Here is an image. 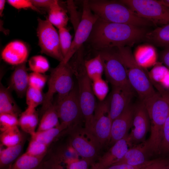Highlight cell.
I'll return each mask as SVG.
<instances>
[{
    "label": "cell",
    "mask_w": 169,
    "mask_h": 169,
    "mask_svg": "<svg viewBox=\"0 0 169 169\" xmlns=\"http://www.w3.org/2000/svg\"><path fill=\"white\" fill-rule=\"evenodd\" d=\"M38 21L37 33L41 52L60 62H62L64 58L61 51L59 33L47 18L45 20L38 18Z\"/></svg>",
    "instance_id": "obj_10"
},
{
    "label": "cell",
    "mask_w": 169,
    "mask_h": 169,
    "mask_svg": "<svg viewBox=\"0 0 169 169\" xmlns=\"http://www.w3.org/2000/svg\"><path fill=\"white\" fill-rule=\"evenodd\" d=\"M59 119L55 104L53 103L42 115L37 131L47 130L58 126L60 125Z\"/></svg>",
    "instance_id": "obj_26"
},
{
    "label": "cell",
    "mask_w": 169,
    "mask_h": 169,
    "mask_svg": "<svg viewBox=\"0 0 169 169\" xmlns=\"http://www.w3.org/2000/svg\"><path fill=\"white\" fill-rule=\"evenodd\" d=\"M47 79L43 74L33 72L29 74V86L42 90Z\"/></svg>",
    "instance_id": "obj_38"
},
{
    "label": "cell",
    "mask_w": 169,
    "mask_h": 169,
    "mask_svg": "<svg viewBox=\"0 0 169 169\" xmlns=\"http://www.w3.org/2000/svg\"><path fill=\"white\" fill-rule=\"evenodd\" d=\"M140 17L153 24L165 25L169 24V8L160 1L155 0H121Z\"/></svg>",
    "instance_id": "obj_8"
},
{
    "label": "cell",
    "mask_w": 169,
    "mask_h": 169,
    "mask_svg": "<svg viewBox=\"0 0 169 169\" xmlns=\"http://www.w3.org/2000/svg\"><path fill=\"white\" fill-rule=\"evenodd\" d=\"M161 59L162 63L169 69V47H167L161 53Z\"/></svg>",
    "instance_id": "obj_47"
},
{
    "label": "cell",
    "mask_w": 169,
    "mask_h": 169,
    "mask_svg": "<svg viewBox=\"0 0 169 169\" xmlns=\"http://www.w3.org/2000/svg\"><path fill=\"white\" fill-rule=\"evenodd\" d=\"M127 136L112 145L100 158L97 162L91 165V168L105 169L120 161L130 148L128 147H132L128 141Z\"/></svg>",
    "instance_id": "obj_16"
},
{
    "label": "cell",
    "mask_w": 169,
    "mask_h": 169,
    "mask_svg": "<svg viewBox=\"0 0 169 169\" xmlns=\"http://www.w3.org/2000/svg\"><path fill=\"white\" fill-rule=\"evenodd\" d=\"M168 162L165 160L156 159L151 163L140 169H161Z\"/></svg>",
    "instance_id": "obj_46"
},
{
    "label": "cell",
    "mask_w": 169,
    "mask_h": 169,
    "mask_svg": "<svg viewBox=\"0 0 169 169\" xmlns=\"http://www.w3.org/2000/svg\"><path fill=\"white\" fill-rule=\"evenodd\" d=\"M161 3L169 8V0H159Z\"/></svg>",
    "instance_id": "obj_50"
},
{
    "label": "cell",
    "mask_w": 169,
    "mask_h": 169,
    "mask_svg": "<svg viewBox=\"0 0 169 169\" xmlns=\"http://www.w3.org/2000/svg\"><path fill=\"white\" fill-rule=\"evenodd\" d=\"M64 159L62 155H54L43 161L44 169H65L62 165Z\"/></svg>",
    "instance_id": "obj_39"
},
{
    "label": "cell",
    "mask_w": 169,
    "mask_h": 169,
    "mask_svg": "<svg viewBox=\"0 0 169 169\" xmlns=\"http://www.w3.org/2000/svg\"><path fill=\"white\" fill-rule=\"evenodd\" d=\"M6 1L4 0H0V15L2 16L4 9Z\"/></svg>",
    "instance_id": "obj_49"
},
{
    "label": "cell",
    "mask_w": 169,
    "mask_h": 169,
    "mask_svg": "<svg viewBox=\"0 0 169 169\" xmlns=\"http://www.w3.org/2000/svg\"><path fill=\"white\" fill-rule=\"evenodd\" d=\"M43 161L35 169H44Z\"/></svg>",
    "instance_id": "obj_52"
},
{
    "label": "cell",
    "mask_w": 169,
    "mask_h": 169,
    "mask_svg": "<svg viewBox=\"0 0 169 169\" xmlns=\"http://www.w3.org/2000/svg\"><path fill=\"white\" fill-rule=\"evenodd\" d=\"M112 120L110 110L109 99L96 105L93 120L92 132L102 146L109 143Z\"/></svg>",
    "instance_id": "obj_12"
},
{
    "label": "cell",
    "mask_w": 169,
    "mask_h": 169,
    "mask_svg": "<svg viewBox=\"0 0 169 169\" xmlns=\"http://www.w3.org/2000/svg\"><path fill=\"white\" fill-rule=\"evenodd\" d=\"M148 32L145 27L107 22L99 18L87 40L94 48L102 50L121 46L131 47L144 40Z\"/></svg>",
    "instance_id": "obj_1"
},
{
    "label": "cell",
    "mask_w": 169,
    "mask_h": 169,
    "mask_svg": "<svg viewBox=\"0 0 169 169\" xmlns=\"http://www.w3.org/2000/svg\"><path fill=\"white\" fill-rule=\"evenodd\" d=\"M69 130L71 146L83 159L92 165L102 147L100 143L92 132L80 125Z\"/></svg>",
    "instance_id": "obj_6"
},
{
    "label": "cell",
    "mask_w": 169,
    "mask_h": 169,
    "mask_svg": "<svg viewBox=\"0 0 169 169\" xmlns=\"http://www.w3.org/2000/svg\"><path fill=\"white\" fill-rule=\"evenodd\" d=\"M147 155L143 142L130 148L123 157L114 164H125L132 166L142 165L149 161L146 159Z\"/></svg>",
    "instance_id": "obj_21"
},
{
    "label": "cell",
    "mask_w": 169,
    "mask_h": 169,
    "mask_svg": "<svg viewBox=\"0 0 169 169\" xmlns=\"http://www.w3.org/2000/svg\"><path fill=\"white\" fill-rule=\"evenodd\" d=\"M67 129L65 126L60 123L58 126L40 131H36L31 136V138L44 144L48 146L63 131Z\"/></svg>",
    "instance_id": "obj_30"
},
{
    "label": "cell",
    "mask_w": 169,
    "mask_h": 169,
    "mask_svg": "<svg viewBox=\"0 0 169 169\" xmlns=\"http://www.w3.org/2000/svg\"><path fill=\"white\" fill-rule=\"evenodd\" d=\"M55 104L61 121L60 124L69 129L80 125L83 116L79 102L78 88L74 87L66 96Z\"/></svg>",
    "instance_id": "obj_9"
},
{
    "label": "cell",
    "mask_w": 169,
    "mask_h": 169,
    "mask_svg": "<svg viewBox=\"0 0 169 169\" xmlns=\"http://www.w3.org/2000/svg\"><path fill=\"white\" fill-rule=\"evenodd\" d=\"M38 120L35 108L28 107L20 115L18 119V125L24 131L31 136L36 132Z\"/></svg>",
    "instance_id": "obj_22"
},
{
    "label": "cell",
    "mask_w": 169,
    "mask_h": 169,
    "mask_svg": "<svg viewBox=\"0 0 169 169\" xmlns=\"http://www.w3.org/2000/svg\"><path fill=\"white\" fill-rule=\"evenodd\" d=\"M100 53L105 76L112 86L134 91L130 84L125 67L117 53L116 47L103 50Z\"/></svg>",
    "instance_id": "obj_7"
},
{
    "label": "cell",
    "mask_w": 169,
    "mask_h": 169,
    "mask_svg": "<svg viewBox=\"0 0 169 169\" xmlns=\"http://www.w3.org/2000/svg\"><path fill=\"white\" fill-rule=\"evenodd\" d=\"M73 70L69 62H60L58 65L51 71L48 81V88L44 95L41 109L42 115L53 103L54 95L57 93V101L66 96L74 87L73 79Z\"/></svg>",
    "instance_id": "obj_5"
},
{
    "label": "cell",
    "mask_w": 169,
    "mask_h": 169,
    "mask_svg": "<svg viewBox=\"0 0 169 169\" xmlns=\"http://www.w3.org/2000/svg\"><path fill=\"white\" fill-rule=\"evenodd\" d=\"M19 112L18 107L12 96L9 88H6L1 84L0 114H10L18 116Z\"/></svg>",
    "instance_id": "obj_25"
},
{
    "label": "cell",
    "mask_w": 169,
    "mask_h": 169,
    "mask_svg": "<svg viewBox=\"0 0 169 169\" xmlns=\"http://www.w3.org/2000/svg\"><path fill=\"white\" fill-rule=\"evenodd\" d=\"M48 147L46 145L31 138L25 153L35 157L45 156Z\"/></svg>",
    "instance_id": "obj_35"
},
{
    "label": "cell",
    "mask_w": 169,
    "mask_h": 169,
    "mask_svg": "<svg viewBox=\"0 0 169 169\" xmlns=\"http://www.w3.org/2000/svg\"><path fill=\"white\" fill-rule=\"evenodd\" d=\"M67 8L70 15V19L74 31L81 19L79 16L76 7L72 0L67 1Z\"/></svg>",
    "instance_id": "obj_40"
},
{
    "label": "cell",
    "mask_w": 169,
    "mask_h": 169,
    "mask_svg": "<svg viewBox=\"0 0 169 169\" xmlns=\"http://www.w3.org/2000/svg\"><path fill=\"white\" fill-rule=\"evenodd\" d=\"M133 56L137 63L144 68L155 65L157 63L156 51L151 44H147L138 46L136 49Z\"/></svg>",
    "instance_id": "obj_20"
},
{
    "label": "cell",
    "mask_w": 169,
    "mask_h": 169,
    "mask_svg": "<svg viewBox=\"0 0 169 169\" xmlns=\"http://www.w3.org/2000/svg\"><path fill=\"white\" fill-rule=\"evenodd\" d=\"M161 169H169V163L168 162Z\"/></svg>",
    "instance_id": "obj_51"
},
{
    "label": "cell",
    "mask_w": 169,
    "mask_h": 169,
    "mask_svg": "<svg viewBox=\"0 0 169 169\" xmlns=\"http://www.w3.org/2000/svg\"><path fill=\"white\" fill-rule=\"evenodd\" d=\"M142 101L149 116L151 129L149 138L143 143L144 148L147 155L158 154L160 152L163 126L169 113V94L163 90Z\"/></svg>",
    "instance_id": "obj_2"
},
{
    "label": "cell",
    "mask_w": 169,
    "mask_h": 169,
    "mask_svg": "<svg viewBox=\"0 0 169 169\" xmlns=\"http://www.w3.org/2000/svg\"><path fill=\"white\" fill-rule=\"evenodd\" d=\"M135 105L131 103L112 122L109 144L113 145L118 141L127 136L131 127Z\"/></svg>",
    "instance_id": "obj_15"
},
{
    "label": "cell",
    "mask_w": 169,
    "mask_h": 169,
    "mask_svg": "<svg viewBox=\"0 0 169 169\" xmlns=\"http://www.w3.org/2000/svg\"><path fill=\"white\" fill-rule=\"evenodd\" d=\"M144 40L158 46L169 47V24L148 31Z\"/></svg>",
    "instance_id": "obj_23"
},
{
    "label": "cell",
    "mask_w": 169,
    "mask_h": 169,
    "mask_svg": "<svg viewBox=\"0 0 169 169\" xmlns=\"http://www.w3.org/2000/svg\"><path fill=\"white\" fill-rule=\"evenodd\" d=\"M23 140L20 143L13 146L7 147L0 151V168L6 169L19 157L24 143Z\"/></svg>",
    "instance_id": "obj_24"
},
{
    "label": "cell",
    "mask_w": 169,
    "mask_h": 169,
    "mask_svg": "<svg viewBox=\"0 0 169 169\" xmlns=\"http://www.w3.org/2000/svg\"><path fill=\"white\" fill-rule=\"evenodd\" d=\"M84 66L86 74L91 81L102 78L104 69L100 53L94 58L85 61Z\"/></svg>",
    "instance_id": "obj_28"
},
{
    "label": "cell",
    "mask_w": 169,
    "mask_h": 169,
    "mask_svg": "<svg viewBox=\"0 0 169 169\" xmlns=\"http://www.w3.org/2000/svg\"><path fill=\"white\" fill-rule=\"evenodd\" d=\"M92 82V88L94 95L100 101H104L109 91L107 83L102 78Z\"/></svg>",
    "instance_id": "obj_36"
},
{
    "label": "cell",
    "mask_w": 169,
    "mask_h": 169,
    "mask_svg": "<svg viewBox=\"0 0 169 169\" xmlns=\"http://www.w3.org/2000/svg\"><path fill=\"white\" fill-rule=\"evenodd\" d=\"M48 18L53 26L58 29L66 27L68 21L66 11L60 6L57 0L49 10Z\"/></svg>",
    "instance_id": "obj_27"
},
{
    "label": "cell",
    "mask_w": 169,
    "mask_h": 169,
    "mask_svg": "<svg viewBox=\"0 0 169 169\" xmlns=\"http://www.w3.org/2000/svg\"><path fill=\"white\" fill-rule=\"evenodd\" d=\"M7 1L9 4L17 9L30 8L40 12L38 8L33 5L31 0H8Z\"/></svg>",
    "instance_id": "obj_42"
},
{
    "label": "cell",
    "mask_w": 169,
    "mask_h": 169,
    "mask_svg": "<svg viewBox=\"0 0 169 169\" xmlns=\"http://www.w3.org/2000/svg\"><path fill=\"white\" fill-rule=\"evenodd\" d=\"M89 7L99 18L106 22L145 27L153 23L142 18L120 1L88 0Z\"/></svg>",
    "instance_id": "obj_3"
},
{
    "label": "cell",
    "mask_w": 169,
    "mask_h": 169,
    "mask_svg": "<svg viewBox=\"0 0 169 169\" xmlns=\"http://www.w3.org/2000/svg\"><path fill=\"white\" fill-rule=\"evenodd\" d=\"M30 69L33 72L43 74L49 68V64L47 59L42 55L32 57L28 61Z\"/></svg>",
    "instance_id": "obj_32"
},
{
    "label": "cell",
    "mask_w": 169,
    "mask_h": 169,
    "mask_svg": "<svg viewBox=\"0 0 169 169\" xmlns=\"http://www.w3.org/2000/svg\"><path fill=\"white\" fill-rule=\"evenodd\" d=\"M67 169H88L90 165L86 160H75L72 158H67L65 161Z\"/></svg>",
    "instance_id": "obj_43"
},
{
    "label": "cell",
    "mask_w": 169,
    "mask_h": 169,
    "mask_svg": "<svg viewBox=\"0 0 169 169\" xmlns=\"http://www.w3.org/2000/svg\"><path fill=\"white\" fill-rule=\"evenodd\" d=\"M116 50L125 67L130 84L141 100L144 101L154 95L156 92L149 73L136 61L131 47H119L116 48Z\"/></svg>",
    "instance_id": "obj_4"
},
{
    "label": "cell",
    "mask_w": 169,
    "mask_h": 169,
    "mask_svg": "<svg viewBox=\"0 0 169 169\" xmlns=\"http://www.w3.org/2000/svg\"><path fill=\"white\" fill-rule=\"evenodd\" d=\"M18 125L17 116L10 114H0V130L1 132Z\"/></svg>",
    "instance_id": "obj_37"
},
{
    "label": "cell",
    "mask_w": 169,
    "mask_h": 169,
    "mask_svg": "<svg viewBox=\"0 0 169 169\" xmlns=\"http://www.w3.org/2000/svg\"><path fill=\"white\" fill-rule=\"evenodd\" d=\"M99 17L91 10L88 0L83 2V8L81 19L75 32L71 47L67 54L62 62L66 63L74 54L88 39L93 27Z\"/></svg>",
    "instance_id": "obj_11"
},
{
    "label": "cell",
    "mask_w": 169,
    "mask_h": 169,
    "mask_svg": "<svg viewBox=\"0 0 169 169\" xmlns=\"http://www.w3.org/2000/svg\"><path fill=\"white\" fill-rule=\"evenodd\" d=\"M59 34L61 51L64 58L71 45L72 37L69 30L64 27L59 29Z\"/></svg>",
    "instance_id": "obj_34"
},
{
    "label": "cell",
    "mask_w": 169,
    "mask_h": 169,
    "mask_svg": "<svg viewBox=\"0 0 169 169\" xmlns=\"http://www.w3.org/2000/svg\"><path fill=\"white\" fill-rule=\"evenodd\" d=\"M26 63L17 66L11 77L9 88L14 90L20 97L26 95L29 87L28 78Z\"/></svg>",
    "instance_id": "obj_19"
},
{
    "label": "cell",
    "mask_w": 169,
    "mask_h": 169,
    "mask_svg": "<svg viewBox=\"0 0 169 169\" xmlns=\"http://www.w3.org/2000/svg\"><path fill=\"white\" fill-rule=\"evenodd\" d=\"M28 50L26 45L19 41L11 42L3 50L1 56L7 63L17 66L26 62Z\"/></svg>",
    "instance_id": "obj_18"
},
{
    "label": "cell",
    "mask_w": 169,
    "mask_h": 169,
    "mask_svg": "<svg viewBox=\"0 0 169 169\" xmlns=\"http://www.w3.org/2000/svg\"><path fill=\"white\" fill-rule=\"evenodd\" d=\"M25 95L28 107L35 108L38 105L42 104L44 95L42 90L29 86Z\"/></svg>",
    "instance_id": "obj_33"
},
{
    "label": "cell",
    "mask_w": 169,
    "mask_h": 169,
    "mask_svg": "<svg viewBox=\"0 0 169 169\" xmlns=\"http://www.w3.org/2000/svg\"></svg>",
    "instance_id": "obj_53"
},
{
    "label": "cell",
    "mask_w": 169,
    "mask_h": 169,
    "mask_svg": "<svg viewBox=\"0 0 169 169\" xmlns=\"http://www.w3.org/2000/svg\"><path fill=\"white\" fill-rule=\"evenodd\" d=\"M161 84L163 88L169 89V72L161 83Z\"/></svg>",
    "instance_id": "obj_48"
},
{
    "label": "cell",
    "mask_w": 169,
    "mask_h": 169,
    "mask_svg": "<svg viewBox=\"0 0 169 169\" xmlns=\"http://www.w3.org/2000/svg\"><path fill=\"white\" fill-rule=\"evenodd\" d=\"M0 140L2 145L8 147L18 144L23 139L18 126H16L2 132Z\"/></svg>",
    "instance_id": "obj_31"
},
{
    "label": "cell",
    "mask_w": 169,
    "mask_h": 169,
    "mask_svg": "<svg viewBox=\"0 0 169 169\" xmlns=\"http://www.w3.org/2000/svg\"><path fill=\"white\" fill-rule=\"evenodd\" d=\"M131 127L127 139L132 147L144 142L147 132L150 128V121L146 107L141 100L135 105Z\"/></svg>",
    "instance_id": "obj_14"
},
{
    "label": "cell",
    "mask_w": 169,
    "mask_h": 169,
    "mask_svg": "<svg viewBox=\"0 0 169 169\" xmlns=\"http://www.w3.org/2000/svg\"><path fill=\"white\" fill-rule=\"evenodd\" d=\"M56 0H31L33 5L38 8H44L49 10L56 2Z\"/></svg>",
    "instance_id": "obj_45"
},
{
    "label": "cell",
    "mask_w": 169,
    "mask_h": 169,
    "mask_svg": "<svg viewBox=\"0 0 169 169\" xmlns=\"http://www.w3.org/2000/svg\"><path fill=\"white\" fill-rule=\"evenodd\" d=\"M44 156L35 157L25 153L6 169H35L43 161Z\"/></svg>",
    "instance_id": "obj_29"
},
{
    "label": "cell",
    "mask_w": 169,
    "mask_h": 169,
    "mask_svg": "<svg viewBox=\"0 0 169 169\" xmlns=\"http://www.w3.org/2000/svg\"><path fill=\"white\" fill-rule=\"evenodd\" d=\"M155 160H149L146 163L141 166H132L125 164H114L105 169H140L153 162Z\"/></svg>",
    "instance_id": "obj_44"
},
{
    "label": "cell",
    "mask_w": 169,
    "mask_h": 169,
    "mask_svg": "<svg viewBox=\"0 0 169 169\" xmlns=\"http://www.w3.org/2000/svg\"><path fill=\"white\" fill-rule=\"evenodd\" d=\"M134 91L113 86L109 99L110 114L112 122L131 103Z\"/></svg>",
    "instance_id": "obj_17"
},
{
    "label": "cell",
    "mask_w": 169,
    "mask_h": 169,
    "mask_svg": "<svg viewBox=\"0 0 169 169\" xmlns=\"http://www.w3.org/2000/svg\"><path fill=\"white\" fill-rule=\"evenodd\" d=\"M91 82L86 74L82 75L79 79L78 91L80 105L85 121V128L92 132L96 105Z\"/></svg>",
    "instance_id": "obj_13"
},
{
    "label": "cell",
    "mask_w": 169,
    "mask_h": 169,
    "mask_svg": "<svg viewBox=\"0 0 169 169\" xmlns=\"http://www.w3.org/2000/svg\"><path fill=\"white\" fill-rule=\"evenodd\" d=\"M160 151L169 152V113L165 122Z\"/></svg>",
    "instance_id": "obj_41"
}]
</instances>
